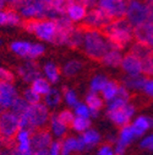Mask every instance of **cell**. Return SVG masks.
Segmentation results:
<instances>
[{"mask_svg":"<svg viewBox=\"0 0 153 155\" xmlns=\"http://www.w3.org/2000/svg\"><path fill=\"white\" fill-rule=\"evenodd\" d=\"M101 32L108 38L111 49H123L133 37V26L125 18L114 20L108 26L101 30Z\"/></svg>","mask_w":153,"mask_h":155,"instance_id":"cell-1","label":"cell"},{"mask_svg":"<svg viewBox=\"0 0 153 155\" xmlns=\"http://www.w3.org/2000/svg\"><path fill=\"white\" fill-rule=\"evenodd\" d=\"M83 32V51L87 57H89L93 61H102V58L111 49L108 38L99 31V30H92L86 28L79 25Z\"/></svg>","mask_w":153,"mask_h":155,"instance_id":"cell-2","label":"cell"},{"mask_svg":"<svg viewBox=\"0 0 153 155\" xmlns=\"http://www.w3.org/2000/svg\"><path fill=\"white\" fill-rule=\"evenodd\" d=\"M21 26L27 32L33 33L38 38L48 42H53L56 32L55 21L52 18H25L21 21Z\"/></svg>","mask_w":153,"mask_h":155,"instance_id":"cell-3","label":"cell"},{"mask_svg":"<svg viewBox=\"0 0 153 155\" xmlns=\"http://www.w3.org/2000/svg\"><path fill=\"white\" fill-rule=\"evenodd\" d=\"M48 121H49V111L45 105L39 102L30 105L25 116L20 118L21 128H26L31 132L43 128Z\"/></svg>","mask_w":153,"mask_h":155,"instance_id":"cell-4","label":"cell"},{"mask_svg":"<svg viewBox=\"0 0 153 155\" xmlns=\"http://www.w3.org/2000/svg\"><path fill=\"white\" fill-rule=\"evenodd\" d=\"M21 129L20 117L12 111H3L0 113V137L9 142H15L17 133Z\"/></svg>","mask_w":153,"mask_h":155,"instance_id":"cell-5","label":"cell"},{"mask_svg":"<svg viewBox=\"0 0 153 155\" xmlns=\"http://www.w3.org/2000/svg\"><path fill=\"white\" fill-rule=\"evenodd\" d=\"M149 17H151V12L147 5L145 4V2L142 3L140 0H127L126 18L133 27L148 21Z\"/></svg>","mask_w":153,"mask_h":155,"instance_id":"cell-6","label":"cell"},{"mask_svg":"<svg viewBox=\"0 0 153 155\" xmlns=\"http://www.w3.org/2000/svg\"><path fill=\"white\" fill-rule=\"evenodd\" d=\"M113 18L101 8H93L89 10L83 18V24L81 26L86 28H92V30H102L105 26H108L110 22H113Z\"/></svg>","mask_w":153,"mask_h":155,"instance_id":"cell-7","label":"cell"},{"mask_svg":"<svg viewBox=\"0 0 153 155\" xmlns=\"http://www.w3.org/2000/svg\"><path fill=\"white\" fill-rule=\"evenodd\" d=\"M98 5L113 20H119V18L126 17L127 0H99Z\"/></svg>","mask_w":153,"mask_h":155,"instance_id":"cell-8","label":"cell"},{"mask_svg":"<svg viewBox=\"0 0 153 155\" xmlns=\"http://www.w3.org/2000/svg\"><path fill=\"white\" fill-rule=\"evenodd\" d=\"M135 113V107L132 105L127 104L124 107L115 108V110H108V117L119 127H125L127 126L130 118Z\"/></svg>","mask_w":153,"mask_h":155,"instance_id":"cell-9","label":"cell"},{"mask_svg":"<svg viewBox=\"0 0 153 155\" xmlns=\"http://www.w3.org/2000/svg\"><path fill=\"white\" fill-rule=\"evenodd\" d=\"M133 37L137 42L147 45L153 48V24L148 20L133 27Z\"/></svg>","mask_w":153,"mask_h":155,"instance_id":"cell-10","label":"cell"},{"mask_svg":"<svg viewBox=\"0 0 153 155\" xmlns=\"http://www.w3.org/2000/svg\"><path fill=\"white\" fill-rule=\"evenodd\" d=\"M52 143V135L47 129L39 128L32 132V148L36 150H47Z\"/></svg>","mask_w":153,"mask_h":155,"instance_id":"cell-11","label":"cell"},{"mask_svg":"<svg viewBox=\"0 0 153 155\" xmlns=\"http://www.w3.org/2000/svg\"><path fill=\"white\" fill-rule=\"evenodd\" d=\"M0 97H2V106L4 108H10L17 100V92L11 83L0 81Z\"/></svg>","mask_w":153,"mask_h":155,"instance_id":"cell-12","label":"cell"},{"mask_svg":"<svg viewBox=\"0 0 153 155\" xmlns=\"http://www.w3.org/2000/svg\"><path fill=\"white\" fill-rule=\"evenodd\" d=\"M17 73L25 81H34L38 78H41V70L38 64L34 61H30L22 67L17 69Z\"/></svg>","mask_w":153,"mask_h":155,"instance_id":"cell-13","label":"cell"},{"mask_svg":"<svg viewBox=\"0 0 153 155\" xmlns=\"http://www.w3.org/2000/svg\"><path fill=\"white\" fill-rule=\"evenodd\" d=\"M121 67L129 75H137V74L142 73V62H141V59H139L136 55H133L131 53H127L123 58Z\"/></svg>","mask_w":153,"mask_h":155,"instance_id":"cell-14","label":"cell"},{"mask_svg":"<svg viewBox=\"0 0 153 155\" xmlns=\"http://www.w3.org/2000/svg\"><path fill=\"white\" fill-rule=\"evenodd\" d=\"M83 37H85V32L80 26H73L67 37H66V41L65 45H67L69 47H71L72 49H77L82 46L83 43Z\"/></svg>","mask_w":153,"mask_h":155,"instance_id":"cell-15","label":"cell"},{"mask_svg":"<svg viewBox=\"0 0 153 155\" xmlns=\"http://www.w3.org/2000/svg\"><path fill=\"white\" fill-rule=\"evenodd\" d=\"M15 144L22 151H32V132L26 128H21L16 135Z\"/></svg>","mask_w":153,"mask_h":155,"instance_id":"cell-16","label":"cell"},{"mask_svg":"<svg viewBox=\"0 0 153 155\" xmlns=\"http://www.w3.org/2000/svg\"><path fill=\"white\" fill-rule=\"evenodd\" d=\"M21 17L11 6H6L0 10V25H21Z\"/></svg>","mask_w":153,"mask_h":155,"instance_id":"cell-17","label":"cell"},{"mask_svg":"<svg viewBox=\"0 0 153 155\" xmlns=\"http://www.w3.org/2000/svg\"><path fill=\"white\" fill-rule=\"evenodd\" d=\"M129 99H130V94H129L127 89L124 87V86H120L119 90H118V92H117V95L109 101L108 108L109 110H115V108L124 107L125 105H127Z\"/></svg>","mask_w":153,"mask_h":155,"instance_id":"cell-18","label":"cell"},{"mask_svg":"<svg viewBox=\"0 0 153 155\" xmlns=\"http://www.w3.org/2000/svg\"><path fill=\"white\" fill-rule=\"evenodd\" d=\"M103 64L109 65V67H120L123 62V57L121 53L117 49H110L101 61Z\"/></svg>","mask_w":153,"mask_h":155,"instance_id":"cell-19","label":"cell"},{"mask_svg":"<svg viewBox=\"0 0 153 155\" xmlns=\"http://www.w3.org/2000/svg\"><path fill=\"white\" fill-rule=\"evenodd\" d=\"M146 81H147L146 75H141V74H137V75H129L126 79L124 80L126 87H129V89H136V90L143 89Z\"/></svg>","mask_w":153,"mask_h":155,"instance_id":"cell-20","label":"cell"},{"mask_svg":"<svg viewBox=\"0 0 153 155\" xmlns=\"http://www.w3.org/2000/svg\"><path fill=\"white\" fill-rule=\"evenodd\" d=\"M67 17L70 18L71 21H81L86 17L87 11L86 8L79 4H71V6L67 10Z\"/></svg>","mask_w":153,"mask_h":155,"instance_id":"cell-21","label":"cell"},{"mask_svg":"<svg viewBox=\"0 0 153 155\" xmlns=\"http://www.w3.org/2000/svg\"><path fill=\"white\" fill-rule=\"evenodd\" d=\"M153 126V120L148 118V117H139L132 124V128L135 130L136 137L139 135H142L147 129H149Z\"/></svg>","mask_w":153,"mask_h":155,"instance_id":"cell-22","label":"cell"},{"mask_svg":"<svg viewBox=\"0 0 153 155\" xmlns=\"http://www.w3.org/2000/svg\"><path fill=\"white\" fill-rule=\"evenodd\" d=\"M50 8L58 15H66L69 8L71 6V0H48Z\"/></svg>","mask_w":153,"mask_h":155,"instance_id":"cell-23","label":"cell"},{"mask_svg":"<svg viewBox=\"0 0 153 155\" xmlns=\"http://www.w3.org/2000/svg\"><path fill=\"white\" fill-rule=\"evenodd\" d=\"M50 128L56 137H64L65 133H66V129H67V126L64 124L59 120L58 114H53L50 117Z\"/></svg>","mask_w":153,"mask_h":155,"instance_id":"cell-24","label":"cell"},{"mask_svg":"<svg viewBox=\"0 0 153 155\" xmlns=\"http://www.w3.org/2000/svg\"><path fill=\"white\" fill-rule=\"evenodd\" d=\"M152 47H149V46H147V45H143V43H141V42H136L135 45H133L132 47H131V54H133V55H136L139 59H145V58L152 52Z\"/></svg>","mask_w":153,"mask_h":155,"instance_id":"cell-25","label":"cell"},{"mask_svg":"<svg viewBox=\"0 0 153 155\" xmlns=\"http://www.w3.org/2000/svg\"><path fill=\"white\" fill-rule=\"evenodd\" d=\"M81 138H82V140H83L86 148L89 149V148L94 147L95 144H97V143L101 140V135H99L97 132H95V130H93V129H88V130L83 132V134H82Z\"/></svg>","mask_w":153,"mask_h":155,"instance_id":"cell-26","label":"cell"},{"mask_svg":"<svg viewBox=\"0 0 153 155\" xmlns=\"http://www.w3.org/2000/svg\"><path fill=\"white\" fill-rule=\"evenodd\" d=\"M119 87H120V85H119V83H117V81H114V80H111V81H107V84H105L104 87L102 89L103 97L109 102V101L114 97V96L117 95Z\"/></svg>","mask_w":153,"mask_h":155,"instance_id":"cell-27","label":"cell"},{"mask_svg":"<svg viewBox=\"0 0 153 155\" xmlns=\"http://www.w3.org/2000/svg\"><path fill=\"white\" fill-rule=\"evenodd\" d=\"M32 45L28 42H21V41H16L12 42L10 48L14 53H16L17 55H21V57H28V53L31 51Z\"/></svg>","mask_w":153,"mask_h":155,"instance_id":"cell-28","label":"cell"},{"mask_svg":"<svg viewBox=\"0 0 153 155\" xmlns=\"http://www.w3.org/2000/svg\"><path fill=\"white\" fill-rule=\"evenodd\" d=\"M86 105L94 111H98L102 108L103 106V100L99 97V96L95 94L94 91H89L86 96Z\"/></svg>","mask_w":153,"mask_h":155,"instance_id":"cell-29","label":"cell"},{"mask_svg":"<svg viewBox=\"0 0 153 155\" xmlns=\"http://www.w3.org/2000/svg\"><path fill=\"white\" fill-rule=\"evenodd\" d=\"M32 89L37 92V94H39L41 96H45L52 89H50V84L43 79V78H38V79H36L34 81H32Z\"/></svg>","mask_w":153,"mask_h":155,"instance_id":"cell-30","label":"cell"},{"mask_svg":"<svg viewBox=\"0 0 153 155\" xmlns=\"http://www.w3.org/2000/svg\"><path fill=\"white\" fill-rule=\"evenodd\" d=\"M28 107H30V104H28L25 99L17 97V100L15 101V104L12 105L11 108H12V112L21 118V117H23V116H25V113L27 112Z\"/></svg>","mask_w":153,"mask_h":155,"instance_id":"cell-31","label":"cell"},{"mask_svg":"<svg viewBox=\"0 0 153 155\" xmlns=\"http://www.w3.org/2000/svg\"><path fill=\"white\" fill-rule=\"evenodd\" d=\"M71 127L77 132H86L91 127V121L86 117H80V116H77V117L73 120Z\"/></svg>","mask_w":153,"mask_h":155,"instance_id":"cell-32","label":"cell"},{"mask_svg":"<svg viewBox=\"0 0 153 155\" xmlns=\"http://www.w3.org/2000/svg\"><path fill=\"white\" fill-rule=\"evenodd\" d=\"M44 71H45V75L48 76V79H49L52 83H56V81L59 80L60 71H59L58 67L54 65L53 63H48V64H45V67H44Z\"/></svg>","mask_w":153,"mask_h":155,"instance_id":"cell-33","label":"cell"},{"mask_svg":"<svg viewBox=\"0 0 153 155\" xmlns=\"http://www.w3.org/2000/svg\"><path fill=\"white\" fill-rule=\"evenodd\" d=\"M141 62H142V73H143V75L153 76V49Z\"/></svg>","mask_w":153,"mask_h":155,"instance_id":"cell-34","label":"cell"},{"mask_svg":"<svg viewBox=\"0 0 153 155\" xmlns=\"http://www.w3.org/2000/svg\"><path fill=\"white\" fill-rule=\"evenodd\" d=\"M82 69V63L80 61H71L65 64L64 67V74L66 76H72L76 73H79Z\"/></svg>","mask_w":153,"mask_h":155,"instance_id":"cell-35","label":"cell"},{"mask_svg":"<svg viewBox=\"0 0 153 155\" xmlns=\"http://www.w3.org/2000/svg\"><path fill=\"white\" fill-rule=\"evenodd\" d=\"M60 101H61V96H60L59 91L55 90V89L50 90V91L45 95V104H47L48 106H50V107L58 106Z\"/></svg>","mask_w":153,"mask_h":155,"instance_id":"cell-36","label":"cell"},{"mask_svg":"<svg viewBox=\"0 0 153 155\" xmlns=\"http://www.w3.org/2000/svg\"><path fill=\"white\" fill-rule=\"evenodd\" d=\"M23 99L30 104V105H34V104H38L41 100V95L37 94L32 87L27 89L25 92H23Z\"/></svg>","mask_w":153,"mask_h":155,"instance_id":"cell-37","label":"cell"},{"mask_svg":"<svg viewBox=\"0 0 153 155\" xmlns=\"http://www.w3.org/2000/svg\"><path fill=\"white\" fill-rule=\"evenodd\" d=\"M107 79L104 76L99 75V76H95L94 79L92 80L91 83V91H94V92H97V91H102V89L104 87V85L107 84Z\"/></svg>","mask_w":153,"mask_h":155,"instance_id":"cell-38","label":"cell"},{"mask_svg":"<svg viewBox=\"0 0 153 155\" xmlns=\"http://www.w3.org/2000/svg\"><path fill=\"white\" fill-rule=\"evenodd\" d=\"M64 97L66 100V102L69 104V106L71 107H76V105H77V96H76L75 91L67 89V87H64Z\"/></svg>","mask_w":153,"mask_h":155,"instance_id":"cell-39","label":"cell"},{"mask_svg":"<svg viewBox=\"0 0 153 155\" xmlns=\"http://www.w3.org/2000/svg\"><path fill=\"white\" fill-rule=\"evenodd\" d=\"M58 117H59V120H60L64 124H66L67 127L72 126V122H73V120H75L72 112L69 111V110H64V111H61V112L58 114Z\"/></svg>","mask_w":153,"mask_h":155,"instance_id":"cell-40","label":"cell"},{"mask_svg":"<svg viewBox=\"0 0 153 155\" xmlns=\"http://www.w3.org/2000/svg\"><path fill=\"white\" fill-rule=\"evenodd\" d=\"M75 112H76V114H77V116H80V117L88 118L91 116V108L87 105H83V104H77V105H76Z\"/></svg>","mask_w":153,"mask_h":155,"instance_id":"cell-41","label":"cell"},{"mask_svg":"<svg viewBox=\"0 0 153 155\" xmlns=\"http://www.w3.org/2000/svg\"><path fill=\"white\" fill-rule=\"evenodd\" d=\"M43 53H44V47L43 46H41V45H32L31 51H30L27 58H30V59H34V58L39 57Z\"/></svg>","mask_w":153,"mask_h":155,"instance_id":"cell-42","label":"cell"},{"mask_svg":"<svg viewBox=\"0 0 153 155\" xmlns=\"http://www.w3.org/2000/svg\"><path fill=\"white\" fill-rule=\"evenodd\" d=\"M15 79L14 74L5 68H0V81H4V83H12Z\"/></svg>","mask_w":153,"mask_h":155,"instance_id":"cell-43","label":"cell"},{"mask_svg":"<svg viewBox=\"0 0 153 155\" xmlns=\"http://www.w3.org/2000/svg\"><path fill=\"white\" fill-rule=\"evenodd\" d=\"M49 155H63V143L61 142H53L48 150Z\"/></svg>","mask_w":153,"mask_h":155,"instance_id":"cell-44","label":"cell"},{"mask_svg":"<svg viewBox=\"0 0 153 155\" xmlns=\"http://www.w3.org/2000/svg\"><path fill=\"white\" fill-rule=\"evenodd\" d=\"M97 155H115V150L113 149L111 144H108V143H107V144H103V145L99 148Z\"/></svg>","mask_w":153,"mask_h":155,"instance_id":"cell-45","label":"cell"},{"mask_svg":"<svg viewBox=\"0 0 153 155\" xmlns=\"http://www.w3.org/2000/svg\"><path fill=\"white\" fill-rule=\"evenodd\" d=\"M142 90L145 91V94L148 96L149 99H153V79H147Z\"/></svg>","mask_w":153,"mask_h":155,"instance_id":"cell-46","label":"cell"},{"mask_svg":"<svg viewBox=\"0 0 153 155\" xmlns=\"http://www.w3.org/2000/svg\"><path fill=\"white\" fill-rule=\"evenodd\" d=\"M72 4H79L85 8H93L97 3V0H71Z\"/></svg>","mask_w":153,"mask_h":155,"instance_id":"cell-47","label":"cell"},{"mask_svg":"<svg viewBox=\"0 0 153 155\" xmlns=\"http://www.w3.org/2000/svg\"><path fill=\"white\" fill-rule=\"evenodd\" d=\"M141 148L153 150V134L148 135V137H146V138L141 142Z\"/></svg>","mask_w":153,"mask_h":155,"instance_id":"cell-48","label":"cell"},{"mask_svg":"<svg viewBox=\"0 0 153 155\" xmlns=\"http://www.w3.org/2000/svg\"><path fill=\"white\" fill-rule=\"evenodd\" d=\"M22 2H23V0H6V3L9 4V6H11V8H14V9H16Z\"/></svg>","mask_w":153,"mask_h":155,"instance_id":"cell-49","label":"cell"},{"mask_svg":"<svg viewBox=\"0 0 153 155\" xmlns=\"http://www.w3.org/2000/svg\"><path fill=\"white\" fill-rule=\"evenodd\" d=\"M145 4L147 5L151 15H153V0H145Z\"/></svg>","mask_w":153,"mask_h":155,"instance_id":"cell-50","label":"cell"},{"mask_svg":"<svg viewBox=\"0 0 153 155\" xmlns=\"http://www.w3.org/2000/svg\"><path fill=\"white\" fill-rule=\"evenodd\" d=\"M34 155H49V153L47 150H36Z\"/></svg>","mask_w":153,"mask_h":155,"instance_id":"cell-51","label":"cell"},{"mask_svg":"<svg viewBox=\"0 0 153 155\" xmlns=\"http://www.w3.org/2000/svg\"><path fill=\"white\" fill-rule=\"evenodd\" d=\"M5 6H6V0H0V10L5 9Z\"/></svg>","mask_w":153,"mask_h":155,"instance_id":"cell-52","label":"cell"},{"mask_svg":"<svg viewBox=\"0 0 153 155\" xmlns=\"http://www.w3.org/2000/svg\"><path fill=\"white\" fill-rule=\"evenodd\" d=\"M149 21L153 24V15H151V17H149Z\"/></svg>","mask_w":153,"mask_h":155,"instance_id":"cell-53","label":"cell"},{"mask_svg":"<svg viewBox=\"0 0 153 155\" xmlns=\"http://www.w3.org/2000/svg\"><path fill=\"white\" fill-rule=\"evenodd\" d=\"M0 105H2V97H0Z\"/></svg>","mask_w":153,"mask_h":155,"instance_id":"cell-54","label":"cell"},{"mask_svg":"<svg viewBox=\"0 0 153 155\" xmlns=\"http://www.w3.org/2000/svg\"><path fill=\"white\" fill-rule=\"evenodd\" d=\"M0 45H2V41H0Z\"/></svg>","mask_w":153,"mask_h":155,"instance_id":"cell-55","label":"cell"}]
</instances>
